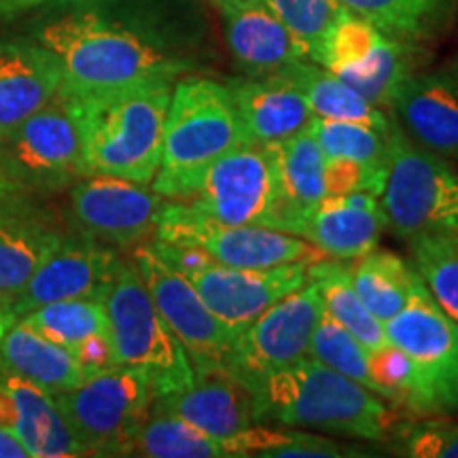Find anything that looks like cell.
<instances>
[{"label":"cell","mask_w":458,"mask_h":458,"mask_svg":"<svg viewBox=\"0 0 458 458\" xmlns=\"http://www.w3.org/2000/svg\"><path fill=\"white\" fill-rule=\"evenodd\" d=\"M174 79L153 77L96 94H71L88 174L151 185L162 162Z\"/></svg>","instance_id":"cell-1"},{"label":"cell","mask_w":458,"mask_h":458,"mask_svg":"<svg viewBox=\"0 0 458 458\" xmlns=\"http://www.w3.org/2000/svg\"><path fill=\"white\" fill-rule=\"evenodd\" d=\"M255 420L377 442L394 428L380 394L310 354L270 371L250 386Z\"/></svg>","instance_id":"cell-2"},{"label":"cell","mask_w":458,"mask_h":458,"mask_svg":"<svg viewBox=\"0 0 458 458\" xmlns=\"http://www.w3.org/2000/svg\"><path fill=\"white\" fill-rule=\"evenodd\" d=\"M38 43L54 51L62 64L68 94H96L147 81L176 77L187 64L142 37L96 13H72L49 21Z\"/></svg>","instance_id":"cell-3"},{"label":"cell","mask_w":458,"mask_h":458,"mask_svg":"<svg viewBox=\"0 0 458 458\" xmlns=\"http://www.w3.org/2000/svg\"><path fill=\"white\" fill-rule=\"evenodd\" d=\"M244 142L225 83L185 77L174 83L165 114L162 162L151 187L170 199H191L216 159Z\"/></svg>","instance_id":"cell-4"},{"label":"cell","mask_w":458,"mask_h":458,"mask_svg":"<svg viewBox=\"0 0 458 458\" xmlns=\"http://www.w3.org/2000/svg\"><path fill=\"white\" fill-rule=\"evenodd\" d=\"M51 397L88 456H130L153 410L156 388L145 371L113 365Z\"/></svg>","instance_id":"cell-5"},{"label":"cell","mask_w":458,"mask_h":458,"mask_svg":"<svg viewBox=\"0 0 458 458\" xmlns=\"http://www.w3.org/2000/svg\"><path fill=\"white\" fill-rule=\"evenodd\" d=\"M388 142L391 164L380 196L386 227L408 242L439 233L458 236V172L397 123L391 125Z\"/></svg>","instance_id":"cell-6"},{"label":"cell","mask_w":458,"mask_h":458,"mask_svg":"<svg viewBox=\"0 0 458 458\" xmlns=\"http://www.w3.org/2000/svg\"><path fill=\"white\" fill-rule=\"evenodd\" d=\"M114 365L145 371L157 394L191 385V359L157 312L136 266L122 263L105 295Z\"/></svg>","instance_id":"cell-7"},{"label":"cell","mask_w":458,"mask_h":458,"mask_svg":"<svg viewBox=\"0 0 458 458\" xmlns=\"http://www.w3.org/2000/svg\"><path fill=\"white\" fill-rule=\"evenodd\" d=\"M151 249L185 274L206 306L238 337L272 303L308 283L310 263L295 261L272 267H229L185 246L153 240Z\"/></svg>","instance_id":"cell-8"},{"label":"cell","mask_w":458,"mask_h":458,"mask_svg":"<svg viewBox=\"0 0 458 458\" xmlns=\"http://www.w3.org/2000/svg\"><path fill=\"white\" fill-rule=\"evenodd\" d=\"M385 334L418 369L410 414L458 416V323L435 303L422 280L403 310L386 320Z\"/></svg>","instance_id":"cell-9"},{"label":"cell","mask_w":458,"mask_h":458,"mask_svg":"<svg viewBox=\"0 0 458 458\" xmlns=\"http://www.w3.org/2000/svg\"><path fill=\"white\" fill-rule=\"evenodd\" d=\"M156 236L162 242L196 249L221 266L272 267L283 263H317L327 255L295 233L257 225H229L199 213L187 199L165 202Z\"/></svg>","instance_id":"cell-10"},{"label":"cell","mask_w":458,"mask_h":458,"mask_svg":"<svg viewBox=\"0 0 458 458\" xmlns=\"http://www.w3.org/2000/svg\"><path fill=\"white\" fill-rule=\"evenodd\" d=\"M0 164L28 193L55 191L88 176L68 91H57L47 105L0 139Z\"/></svg>","instance_id":"cell-11"},{"label":"cell","mask_w":458,"mask_h":458,"mask_svg":"<svg viewBox=\"0 0 458 458\" xmlns=\"http://www.w3.org/2000/svg\"><path fill=\"white\" fill-rule=\"evenodd\" d=\"M199 213L229 225H257L291 233L283 193L266 147L240 142L210 165L196 196Z\"/></svg>","instance_id":"cell-12"},{"label":"cell","mask_w":458,"mask_h":458,"mask_svg":"<svg viewBox=\"0 0 458 458\" xmlns=\"http://www.w3.org/2000/svg\"><path fill=\"white\" fill-rule=\"evenodd\" d=\"M416 45L399 43L348 9L312 49L310 60L337 74L380 111H391L405 77L414 72Z\"/></svg>","instance_id":"cell-13"},{"label":"cell","mask_w":458,"mask_h":458,"mask_svg":"<svg viewBox=\"0 0 458 458\" xmlns=\"http://www.w3.org/2000/svg\"><path fill=\"white\" fill-rule=\"evenodd\" d=\"M323 310L318 286L308 278L306 284L272 303L236 337L225 368L250 388L270 371L293 363L308 354Z\"/></svg>","instance_id":"cell-14"},{"label":"cell","mask_w":458,"mask_h":458,"mask_svg":"<svg viewBox=\"0 0 458 458\" xmlns=\"http://www.w3.org/2000/svg\"><path fill=\"white\" fill-rule=\"evenodd\" d=\"M134 266L157 312L179 337L193 368L225 365L236 337L206 306L185 274L159 257L151 244L136 249Z\"/></svg>","instance_id":"cell-15"},{"label":"cell","mask_w":458,"mask_h":458,"mask_svg":"<svg viewBox=\"0 0 458 458\" xmlns=\"http://www.w3.org/2000/svg\"><path fill=\"white\" fill-rule=\"evenodd\" d=\"M122 263L114 250L89 233L62 236L11 300V310L20 318L54 301L105 300Z\"/></svg>","instance_id":"cell-16"},{"label":"cell","mask_w":458,"mask_h":458,"mask_svg":"<svg viewBox=\"0 0 458 458\" xmlns=\"http://www.w3.org/2000/svg\"><path fill=\"white\" fill-rule=\"evenodd\" d=\"M71 204L85 233L130 246L156 232L165 202L151 185L119 176L88 174L72 185Z\"/></svg>","instance_id":"cell-17"},{"label":"cell","mask_w":458,"mask_h":458,"mask_svg":"<svg viewBox=\"0 0 458 458\" xmlns=\"http://www.w3.org/2000/svg\"><path fill=\"white\" fill-rule=\"evenodd\" d=\"M193 371L191 385L157 394L153 405L215 437H233L257 425L253 393L232 369L206 365Z\"/></svg>","instance_id":"cell-18"},{"label":"cell","mask_w":458,"mask_h":458,"mask_svg":"<svg viewBox=\"0 0 458 458\" xmlns=\"http://www.w3.org/2000/svg\"><path fill=\"white\" fill-rule=\"evenodd\" d=\"M0 427L15 435L34 458L88 456L45 388L0 369Z\"/></svg>","instance_id":"cell-19"},{"label":"cell","mask_w":458,"mask_h":458,"mask_svg":"<svg viewBox=\"0 0 458 458\" xmlns=\"http://www.w3.org/2000/svg\"><path fill=\"white\" fill-rule=\"evenodd\" d=\"M286 428L250 427L233 437H215L182 418L153 405L136 437V456L147 458H242L257 456L284 439Z\"/></svg>","instance_id":"cell-20"},{"label":"cell","mask_w":458,"mask_h":458,"mask_svg":"<svg viewBox=\"0 0 458 458\" xmlns=\"http://www.w3.org/2000/svg\"><path fill=\"white\" fill-rule=\"evenodd\" d=\"M219 11L227 47L249 77H266L295 62L310 60L306 45L263 0L227 4Z\"/></svg>","instance_id":"cell-21"},{"label":"cell","mask_w":458,"mask_h":458,"mask_svg":"<svg viewBox=\"0 0 458 458\" xmlns=\"http://www.w3.org/2000/svg\"><path fill=\"white\" fill-rule=\"evenodd\" d=\"M391 111L405 134L445 159H458V81L450 72H411Z\"/></svg>","instance_id":"cell-22"},{"label":"cell","mask_w":458,"mask_h":458,"mask_svg":"<svg viewBox=\"0 0 458 458\" xmlns=\"http://www.w3.org/2000/svg\"><path fill=\"white\" fill-rule=\"evenodd\" d=\"M244 142L274 145L308 130L314 117L306 96L280 72L242 77L227 83Z\"/></svg>","instance_id":"cell-23"},{"label":"cell","mask_w":458,"mask_h":458,"mask_svg":"<svg viewBox=\"0 0 458 458\" xmlns=\"http://www.w3.org/2000/svg\"><path fill=\"white\" fill-rule=\"evenodd\" d=\"M385 227L380 198L352 191L320 199L308 213L300 236L331 259L354 261L376 249Z\"/></svg>","instance_id":"cell-24"},{"label":"cell","mask_w":458,"mask_h":458,"mask_svg":"<svg viewBox=\"0 0 458 458\" xmlns=\"http://www.w3.org/2000/svg\"><path fill=\"white\" fill-rule=\"evenodd\" d=\"M64 72L41 43L0 41V139L62 89Z\"/></svg>","instance_id":"cell-25"},{"label":"cell","mask_w":458,"mask_h":458,"mask_svg":"<svg viewBox=\"0 0 458 458\" xmlns=\"http://www.w3.org/2000/svg\"><path fill=\"white\" fill-rule=\"evenodd\" d=\"M17 320L71 351L88 376L114 365L108 317L102 300L54 301Z\"/></svg>","instance_id":"cell-26"},{"label":"cell","mask_w":458,"mask_h":458,"mask_svg":"<svg viewBox=\"0 0 458 458\" xmlns=\"http://www.w3.org/2000/svg\"><path fill=\"white\" fill-rule=\"evenodd\" d=\"M60 238L28 202L0 204V297L13 300Z\"/></svg>","instance_id":"cell-27"},{"label":"cell","mask_w":458,"mask_h":458,"mask_svg":"<svg viewBox=\"0 0 458 458\" xmlns=\"http://www.w3.org/2000/svg\"><path fill=\"white\" fill-rule=\"evenodd\" d=\"M0 369L24 377L47 393L74 388L88 371L71 351L15 320L0 337Z\"/></svg>","instance_id":"cell-28"},{"label":"cell","mask_w":458,"mask_h":458,"mask_svg":"<svg viewBox=\"0 0 458 458\" xmlns=\"http://www.w3.org/2000/svg\"><path fill=\"white\" fill-rule=\"evenodd\" d=\"M274 170H276L280 193L291 221V233L300 236L303 221L325 191V156L308 130L291 139L267 145Z\"/></svg>","instance_id":"cell-29"},{"label":"cell","mask_w":458,"mask_h":458,"mask_svg":"<svg viewBox=\"0 0 458 458\" xmlns=\"http://www.w3.org/2000/svg\"><path fill=\"white\" fill-rule=\"evenodd\" d=\"M278 72L297 85V89L306 96L312 113L318 117L365 123L385 131V134L391 130L393 122L386 117L385 111L365 100L357 89L342 81L337 74L329 72L327 68L318 66L317 62L301 60L284 66Z\"/></svg>","instance_id":"cell-30"},{"label":"cell","mask_w":458,"mask_h":458,"mask_svg":"<svg viewBox=\"0 0 458 458\" xmlns=\"http://www.w3.org/2000/svg\"><path fill=\"white\" fill-rule=\"evenodd\" d=\"M348 274L360 301L382 323L403 310L420 284L414 267L391 250H369L348 266Z\"/></svg>","instance_id":"cell-31"},{"label":"cell","mask_w":458,"mask_h":458,"mask_svg":"<svg viewBox=\"0 0 458 458\" xmlns=\"http://www.w3.org/2000/svg\"><path fill=\"white\" fill-rule=\"evenodd\" d=\"M376 30L399 43L428 41L448 24L454 0H337Z\"/></svg>","instance_id":"cell-32"},{"label":"cell","mask_w":458,"mask_h":458,"mask_svg":"<svg viewBox=\"0 0 458 458\" xmlns=\"http://www.w3.org/2000/svg\"><path fill=\"white\" fill-rule=\"evenodd\" d=\"M344 263L346 261L331 259V257L310 263L308 278L317 283L325 312L331 314L352 335H357L368 351L388 346L385 323L377 320L360 301L348 274V266Z\"/></svg>","instance_id":"cell-33"},{"label":"cell","mask_w":458,"mask_h":458,"mask_svg":"<svg viewBox=\"0 0 458 458\" xmlns=\"http://www.w3.org/2000/svg\"><path fill=\"white\" fill-rule=\"evenodd\" d=\"M325 159H352L371 168H388L391 142L385 131L357 122H340L314 114L308 125Z\"/></svg>","instance_id":"cell-34"},{"label":"cell","mask_w":458,"mask_h":458,"mask_svg":"<svg viewBox=\"0 0 458 458\" xmlns=\"http://www.w3.org/2000/svg\"><path fill=\"white\" fill-rule=\"evenodd\" d=\"M411 267L442 310L458 323V236H420L410 240Z\"/></svg>","instance_id":"cell-35"},{"label":"cell","mask_w":458,"mask_h":458,"mask_svg":"<svg viewBox=\"0 0 458 458\" xmlns=\"http://www.w3.org/2000/svg\"><path fill=\"white\" fill-rule=\"evenodd\" d=\"M308 354L374 391V380L369 374V351L360 344L357 335H352L325 310L320 314L317 329L312 334Z\"/></svg>","instance_id":"cell-36"},{"label":"cell","mask_w":458,"mask_h":458,"mask_svg":"<svg viewBox=\"0 0 458 458\" xmlns=\"http://www.w3.org/2000/svg\"><path fill=\"white\" fill-rule=\"evenodd\" d=\"M393 452L411 458H458V420L448 416H418L394 427Z\"/></svg>","instance_id":"cell-37"},{"label":"cell","mask_w":458,"mask_h":458,"mask_svg":"<svg viewBox=\"0 0 458 458\" xmlns=\"http://www.w3.org/2000/svg\"><path fill=\"white\" fill-rule=\"evenodd\" d=\"M369 374L376 394L411 411L418 391V369L410 354L393 344L369 351Z\"/></svg>","instance_id":"cell-38"},{"label":"cell","mask_w":458,"mask_h":458,"mask_svg":"<svg viewBox=\"0 0 458 458\" xmlns=\"http://www.w3.org/2000/svg\"><path fill=\"white\" fill-rule=\"evenodd\" d=\"M263 3L306 45L308 55L344 11L337 0H263Z\"/></svg>","instance_id":"cell-39"},{"label":"cell","mask_w":458,"mask_h":458,"mask_svg":"<svg viewBox=\"0 0 458 458\" xmlns=\"http://www.w3.org/2000/svg\"><path fill=\"white\" fill-rule=\"evenodd\" d=\"M388 168H371L352 159H325V191L327 196H344L368 191L380 198L386 185Z\"/></svg>","instance_id":"cell-40"},{"label":"cell","mask_w":458,"mask_h":458,"mask_svg":"<svg viewBox=\"0 0 458 458\" xmlns=\"http://www.w3.org/2000/svg\"><path fill=\"white\" fill-rule=\"evenodd\" d=\"M360 452L351 445L337 444L318 433H308L306 428H291L283 442L272 448L261 450V458H346L359 456Z\"/></svg>","instance_id":"cell-41"},{"label":"cell","mask_w":458,"mask_h":458,"mask_svg":"<svg viewBox=\"0 0 458 458\" xmlns=\"http://www.w3.org/2000/svg\"><path fill=\"white\" fill-rule=\"evenodd\" d=\"M30 193L24 187L17 185V182L7 174V170L0 164V204H13V202H28Z\"/></svg>","instance_id":"cell-42"},{"label":"cell","mask_w":458,"mask_h":458,"mask_svg":"<svg viewBox=\"0 0 458 458\" xmlns=\"http://www.w3.org/2000/svg\"><path fill=\"white\" fill-rule=\"evenodd\" d=\"M0 458H32L26 445L11 435L7 428L0 427Z\"/></svg>","instance_id":"cell-43"},{"label":"cell","mask_w":458,"mask_h":458,"mask_svg":"<svg viewBox=\"0 0 458 458\" xmlns=\"http://www.w3.org/2000/svg\"><path fill=\"white\" fill-rule=\"evenodd\" d=\"M45 3H51V0H0V20L26 13V11L41 7Z\"/></svg>","instance_id":"cell-44"},{"label":"cell","mask_w":458,"mask_h":458,"mask_svg":"<svg viewBox=\"0 0 458 458\" xmlns=\"http://www.w3.org/2000/svg\"><path fill=\"white\" fill-rule=\"evenodd\" d=\"M15 320L17 318L13 310H11V301L4 300V297H0V337L4 335V331H7Z\"/></svg>","instance_id":"cell-45"},{"label":"cell","mask_w":458,"mask_h":458,"mask_svg":"<svg viewBox=\"0 0 458 458\" xmlns=\"http://www.w3.org/2000/svg\"><path fill=\"white\" fill-rule=\"evenodd\" d=\"M210 3H213L216 9H221V7H227V4H236V3H246V0H210Z\"/></svg>","instance_id":"cell-46"},{"label":"cell","mask_w":458,"mask_h":458,"mask_svg":"<svg viewBox=\"0 0 458 458\" xmlns=\"http://www.w3.org/2000/svg\"><path fill=\"white\" fill-rule=\"evenodd\" d=\"M450 74H452V77H454L456 79V81H458V62H456V64L454 66H452V71H448Z\"/></svg>","instance_id":"cell-47"}]
</instances>
